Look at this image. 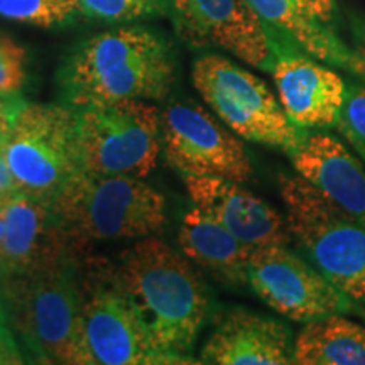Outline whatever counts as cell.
I'll use <instances>...</instances> for the list:
<instances>
[{
    "instance_id": "6da1fadb",
    "label": "cell",
    "mask_w": 365,
    "mask_h": 365,
    "mask_svg": "<svg viewBox=\"0 0 365 365\" xmlns=\"http://www.w3.org/2000/svg\"><path fill=\"white\" fill-rule=\"evenodd\" d=\"M117 267L164 364H196L191 359L210 298L188 259L166 242L144 237L120 255Z\"/></svg>"
},
{
    "instance_id": "7a4b0ae2",
    "label": "cell",
    "mask_w": 365,
    "mask_h": 365,
    "mask_svg": "<svg viewBox=\"0 0 365 365\" xmlns=\"http://www.w3.org/2000/svg\"><path fill=\"white\" fill-rule=\"evenodd\" d=\"M173 83L170 48L140 27L88 39L63 71L65 100L73 108L117 100H164Z\"/></svg>"
},
{
    "instance_id": "3957f363",
    "label": "cell",
    "mask_w": 365,
    "mask_h": 365,
    "mask_svg": "<svg viewBox=\"0 0 365 365\" xmlns=\"http://www.w3.org/2000/svg\"><path fill=\"white\" fill-rule=\"evenodd\" d=\"M73 252L24 274L4 276L7 317L44 362L83 365V262Z\"/></svg>"
},
{
    "instance_id": "277c9868",
    "label": "cell",
    "mask_w": 365,
    "mask_h": 365,
    "mask_svg": "<svg viewBox=\"0 0 365 365\" xmlns=\"http://www.w3.org/2000/svg\"><path fill=\"white\" fill-rule=\"evenodd\" d=\"M51 210L65 234L83 247L91 240L144 239L166 222V200L144 178L80 171Z\"/></svg>"
},
{
    "instance_id": "5b68a950",
    "label": "cell",
    "mask_w": 365,
    "mask_h": 365,
    "mask_svg": "<svg viewBox=\"0 0 365 365\" xmlns=\"http://www.w3.org/2000/svg\"><path fill=\"white\" fill-rule=\"evenodd\" d=\"M0 144L17 191L49 207L81 171L78 115L70 105H21Z\"/></svg>"
},
{
    "instance_id": "8992f818",
    "label": "cell",
    "mask_w": 365,
    "mask_h": 365,
    "mask_svg": "<svg viewBox=\"0 0 365 365\" xmlns=\"http://www.w3.org/2000/svg\"><path fill=\"white\" fill-rule=\"evenodd\" d=\"M291 234L314 267L354 301H365V225L330 202L312 182L281 176Z\"/></svg>"
},
{
    "instance_id": "52a82bcc",
    "label": "cell",
    "mask_w": 365,
    "mask_h": 365,
    "mask_svg": "<svg viewBox=\"0 0 365 365\" xmlns=\"http://www.w3.org/2000/svg\"><path fill=\"white\" fill-rule=\"evenodd\" d=\"M191 78L218 120L240 139L281 149L289 156L308 134L287 118L266 81L230 59L218 54L198 58Z\"/></svg>"
},
{
    "instance_id": "ba28073f",
    "label": "cell",
    "mask_w": 365,
    "mask_h": 365,
    "mask_svg": "<svg viewBox=\"0 0 365 365\" xmlns=\"http://www.w3.org/2000/svg\"><path fill=\"white\" fill-rule=\"evenodd\" d=\"M81 171L145 178L163 149L161 112L144 100L76 108Z\"/></svg>"
},
{
    "instance_id": "9c48e42d",
    "label": "cell",
    "mask_w": 365,
    "mask_h": 365,
    "mask_svg": "<svg viewBox=\"0 0 365 365\" xmlns=\"http://www.w3.org/2000/svg\"><path fill=\"white\" fill-rule=\"evenodd\" d=\"M83 365L164 364L120 279L102 259L83 262Z\"/></svg>"
},
{
    "instance_id": "30bf717a",
    "label": "cell",
    "mask_w": 365,
    "mask_h": 365,
    "mask_svg": "<svg viewBox=\"0 0 365 365\" xmlns=\"http://www.w3.org/2000/svg\"><path fill=\"white\" fill-rule=\"evenodd\" d=\"M247 284L269 308L294 322L308 323L354 309L352 298L287 245L254 249Z\"/></svg>"
},
{
    "instance_id": "8fae6325",
    "label": "cell",
    "mask_w": 365,
    "mask_h": 365,
    "mask_svg": "<svg viewBox=\"0 0 365 365\" xmlns=\"http://www.w3.org/2000/svg\"><path fill=\"white\" fill-rule=\"evenodd\" d=\"M161 137L168 163L185 176L250 180L252 164L244 143L202 105L191 100L168 105L161 113Z\"/></svg>"
},
{
    "instance_id": "7c38bea8",
    "label": "cell",
    "mask_w": 365,
    "mask_h": 365,
    "mask_svg": "<svg viewBox=\"0 0 365 365\" xmlns=\"http://www.w3.org/2000/svg\"><path fill=\"white\" fill-rule=\"evenodd\" d=\"M180 34L217 46L259 70H271L277 46L249 0H171Z\"/></svg>"
},
{
    "instance_id": "4fadbf2b",
    "label": "cell",
    "mask_w": 365,
    "mask_h": 365,
    "mask_svg": "<svg viewBox=\"0 0 365 365\" xmlns=\"http://www.w3.org/2000/svg\"><path fill=\"white\" fill-rule=\"evenodd\" d=\"M185 186L196 208L250 247L287 245L291 242L293 234L286 217L242 188L240 182L213 176H185Z\"/></svg>"
},
{
    "instance_id": "5bb4252c",
    "label": "cell",
    "mask_w": 365,
    "mask_h": 365,
    "mask_svg": "<svg viewBox=\"0 0 365 365\" xmlns=\"http://www.w3.org/2000/svg\"><path fill=\"white\" fill-rule=\"evenodd\" d=\"M4 220L0 261L4 276L36 271L81 249L65 234L49 205L22 191L4 202Z\"/></svg>"
},
{
    "instance_id": "9a60e30c",
    "label": "cell",
    "mask_w": 365,
    "mask_h": 365,
    "mask_svg": "<svg viewBox=\"0 0 365 365\" xmlns=\"http://www.w3.org/2000/svg\"><path fill=\"white\" fill-rule=\"evenodd\" d=\"M277 98L287 118L299 129L339 124L346 83L331 68L296 53L276 51L271 66Z\"/></svg>"
},
{
    "instance_id": "2e32d148",
    "label": "cell",
    "mask_w": 365,
    "mask_h": 365,
    "mask_svg": "<svg viewBox=\"0 0 365 365\" xmlns=\"http://www.w3.org/2000/svg\"><path fill=\"white\" fill-rule=\"evenodd\" d=\"M200 364H294V344L284 323L266 314L234 308L218 318L200 354Z\"/></svg>"
},
{
    "instance_id": "e0dca14e",
    "label": "cell",
    "mask_w": 365,
    "mask_h": 365,
    "mask_svg": "<svg viewBox=\"0 0 365 365\" xmlns=\"http://www.w3.org/2000/svg\"><path fill=\"white\" fill-rule=\"evenodd\" d=\"M296 173L365 225V163L327 132H308L289 154Z\"/></svg>"
},
{
    "instance_id": "ac0fdd59",
    "label": "cell",
    "mask_w": 365,
    "mask_h": 365,
    "mask_svg": "<svg viewBox=\"0 0 365 365\" xmlns=\"http://www.w3.org/2000/svg\"><path fill=\"white\" fill-rule=\"evenodd\" d=\"M261 19L289 36L299 48L318 61L352 73L365 83V53L345 44L327 22L317 19L294 0H249Z\"/></svg>"
},
{
    "instance_id": "d6986e66",
    "label": "cell",
    "mask_w": 365,
    "mask_h": 365,
    "mask_svg": "<svg viewBox=\"0 0 365 365\" xmlns=\"http://www.w3.org/2000/svg\"><path fill=\"white\" fill-rule=\"evenodd\" d=\"M178 244L190 262L223 284H247V266L254 247L240 242L200 208L193 207L182 218Z\"/></svg>"
},
{
    "instance_id": "ffe728a7",
    "label": "cell",
    "mask_w": 365,
    "mask_h": 365,
    "mask_svg": "<svg viewBox=\"0 0 365 365\" xmlns=\"http://www.w3.org/2000/svg\"><path fill=\"white\" fill-rule=\"evenodd\" d=\"M294 364L365 365V327L341 314L308 322L294 340Z\"/></svg>"
},
{
    "instance_id": "44dd1931",
    "label": "cell",
    "mask_w": 365,
    "mask_h": 365,
    "mask_svg": "<svg viewBox=\"0 0 365 365\" xmlns=\"http://www.w3.org/2000/svg\"><path fill=\"white\" fill-rule=\"evenodd\" d=\"M76 11L80 0H0V17L39 27L63 24Z\"/></svg>"
},
{
    "instance_id": "7402d4cb",
    "label": "cell",
    "mask_w": 365,
    "mask_h": 365,
    "mask_svg": "<svg viewBox=\"0 0 365 365\" xmlns=\"http://www.w3.org/2000/svg\"><path fill=\"white\" fill-rule=\"evenodd\" d=\"M166 0H80V12L93 19L120 22L163 11Z\"/></svg>"
},
{
    "instance_id": "603a6c76",
    "label": "cell",
    "mask_w": 365,
    "mask_h": 365,
    "mask_svg": "<svg viewBox=\"0 0 365 365\" xmlns=\"http://www.w3.org/2000/svg\"><path fill=\"white\" fill-rule=\"evenodd\" d=\"M26 80V51L11 38L0 34V93H17Z\"/></svg>"
},
{
    "instance_id": "cb8c5ba5",
    "label": "cell",
    "mask_w": 365,
    "mask_h": 365,
    "mask_svg": "<svg viewBox=\"0 0 365 365\" xmlns=\"http://www.w3.org/2000/svg\"><path fill=\"white\" fill-rule=\"evenodd\" d=\"M336 129L345 139L365 143V85L352 83L346 86L345 103Z\"/></svg>"
},
{
    "instance_id": "d4e9b609",
    "label": "cell",
    "mask_w": 365,
    "mask_h": 365,
    "mask_svg": "<svg viewBox=\"0 0 365 365\" xmlns=\"http://www.w3.org/2000/svg\"><path fill=\"white\" fill-rule=\"evenodd\" d=\"M24 362L17 349L12 331L9 327H0V365H17Z\"/></svg>"
},
{
    "instance_id": "484cf974",
    "label": "cell",
    "mask_w": 365,
    "mask_h": 365,
    "mask_svg": "<svg viewBox=\"0 0 365 365\" xmlns=\"http://www.w3.org/2000/svg\"><path fill=\"white\" fill-rule=\"evenodd\" d=\"M294 2L317 19L327 22V24L331 21L335 0H294Z\"/></svg>"
},
{
    "instance_id": "4316f807",
    "label": "cell",
    "mask_w": 365,
    "mask_h": 365,
    "mask_svg": "<svg viewBox=\"0 0 365 365\" xmlns=\"http://www.w3.org/2000/svg\"><path fill=\"white\" fill-rule=\"evenodd\" d=\"M16 182H14L11 170H9L6 158H4L2 144H0V202H6L9 196L16 193Z\"/></svg>"
},
{
    "instance_id": "83f0119b",
    "label": "cell",
    "mask_w": 365,
    "mask_h": 365,
    "mask_svg": "<svg viewBox=\"0 0 365 365\" xmlns=\"http://www.w3.org/2000/svg\"><path fill=\"white\" fill-rule=\"evenodd\" d=\"M7 95L0 93V143L4 140V137L7 135L9 129H11L12 125V118H14V113L19 107L12 108L11 105L7 103Z\"/></svg>"
},
{
    "instance_id": "f1b7e54d",
    "label": "cell",
    "mask_w": 365,
    "mask_h": 365,
    "mask_svg": "<svg viewBox=\"0 0 365 365\" xmlns=\"http://www.w3.org/2000/svg\"><path fill=\"white\" fill-rule=\"evenodd\" d=\"M350 143V145L357 150V154H360V159L365 163V143H360L357 139H346Z\"/></svg>"
},
{
    "instance_id": "f546056e",
    "label": "cell",
    "mask_w": 365,
    "mask_h": 365,
    "mask_svg": "<svg viewBox=\"0 0 365 365\" xmlns=\"http://www.w3.org/2000/svg\"><path fill=\"white\" fill-rule=\"evenodd\" d=\"M4 227H6V220H4V202H0V261H2V242H4Z\"/></svg>"
},
{
    "instance_id": "4dcf8cb0",
    "label": "cell",
    "mask_w": 365,
    "mask_h": 365,
    "mask_svg": "<svg viewBox=\"0 0 365 365\" xmlns=\"http://www.w3.org/2000/svg\"><path fill=\"white\" fill-rule=\"evenodd\" d=\"M0 327H9V317L2 304V299H0Z\"/></svg>"
}]
</instances>
